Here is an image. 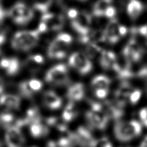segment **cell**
Masks as SVG:
<instances>
[{
  "label": "cell",
  "mask_w": 147,
  "mask_h": 147,
  "mask_svg": "<svg viewBox=\"0 0 147 147\" xmlns=\"http://www.w3.org/2000/svg\"><path fill=\"white\" fill-rule=\"evenodd\" d=\"M56 38L67 45H69L72 42V37L69 34L67 33H64L59 34L57 36Z\"/></svg>",
  "instance_id": "31"
},
{
  "label": "cell",
  "mask_w": 147,
  "mask_h": 147,
  "mask_svg": "<svg viewBox=\"0 0 147 147\" xmlns=\"http://www.w3.org/2000/svg\"><path fill=\"white\" fill-rule=\"evenodd\" d=\"M133 92L132 86L127 82H124L119 86L114 93V102L119 107L123 108L129 100L130 96Z\"/></svg>",
  "instance_id": "10"
},
{
  "label": "cell",
  "mask_w": 147,
  "mask_h": 147,
  "mask_svg": "<svg viewBox=\"0 0 147 147\" xmlns=\"http://www.w3.org/2000/svg\"><path fill=\"white\" fill-rule=\"evenodd\" d=\"M117 56L111 51H103L100 53V64L104 69L111 68Z\"/></svg>",
  "instance_id": "20"
},
{
  "label": "cell",
  "mask_w": 147,
  "mask_h": 147,
  "mask_svg": "<svg viewBox=\"0 0 147 147\" xmlns=\"http://www.w3.org/2000/svg\"><path fill=\"white\" fill-rule=\"evenodd\" d=\"M110 84V80L109 78L103 75H99L95 77L91 82V86L94 90L98 89L109 90Z\"/></svg>",
  "instance_id": "22"
},
{
  "label": "cell",
  "mask_w": 147,
  "mask_h": 147,
  "mask_svg": "<svg viewBox=\"0 0 147 147\" xmlns=\"http://www.w3.org/2000/svg\"><path fill=\"white\" fill-rule=\"evenodd\" d=\"M140 117L143 124L147 127V107L142 109L140 111Z\"/></svg>",
  "instance_id": "36"
},
{
  "label": "cell",
  "mask_w": 147,
  "mask_h": 147,
  "mask_svg": "<svg viewBox=\"0 0 147 147\" xmlns=\"http://www.w3.org/2000/svg\"><path fill=\"white\" fill-rule=\"evenodd\" d=\"M94 91L96 96L99 99L105 98L107 96L109 92V90L106 89H98Z\"/></svg>",
  "instance_id": "34"
},
{
  "label": "cell",
  "mask_w": 147,
  "mask_h": 147,
  "mask_svg": "<svg viewBox=\"0 0 147 147\" xmlns=\"http://www.w3.org/2000/svg\"><path fill=\"white\" fill-rule=\"evenodd\" d=\"M119 31V34H120L121 36H123L127 33V28L125 26L120 25Z\"/></svg>",
  "instance_id": "40"
},
{
  "label": "cell",
  "mask_w": 147,
  "mask_h": 147,
  "mask_svg": "<svg viewBox=\"0 0 147 147\" xmlns=\"http://www.w3.org/2000/svg\"><path fill=\"white\" fill-rule=\"evenodd\" d=\"M39 35L40 32L38 30L18 32L12 39V47L17 50H29L37 44Z\"/></svg>",
  "instance_id": "2"
},
{
  "label": "cell",
  "mask_w": 147,
  "mask_h": 147,
  "mask_svg": "<svg viewBox=\"0 0 147 147\" xmlns=\"http://www.w3.org/2000/svg\"><path fill=\"white\" fill-rule=\"evenodd\" d=\"M106 147H112V145H111V143H110V144H109L107 146H106Z\"/></svg>",
  "instance_id": "45"
},
{
  "label": "cell",
  "mask_w": 147,
  "mask_h": 147,
  "mask_svg": "<svg viewBox=\"0 0 147 147\" xmlns=\"http://www.w3.org/2000/svg\"><path fill=\"white\" fill-rule=\"evenodd\" d=\"M111 3V1L109 0H102L96 2L93 6L92 14L96 17L104 16L105 11L110 6Z\"/></svg>",
  "instance_id": "24"
},
{
  "label": "cell",
  "mask_w": 147,
  "mask_h": 147,
  "mask_svg": "<svg viewBox=\"0 0 147 147\" xmlns=\"http://www.w3.org/2000/svg\"><path fill=\"white\" fill-rule=\"evenodd\" d=\"M69 64L80 74L86 75L92 69V66L88 57L84 54L76 52L71 55L68 60Z\"/></svg>",
  "instance_id": "7"
},
{
  "label": "cell",
  "mask_w": 147,
  "mask_h": 147,
  "mask_svg": "<svg viewBox=\"0 0 147 147\" xmlns=\"http://www.w3.org/2000/svg\"><path fill=\"white\" fill-rule=\"evenodd\" d=\"M20 90L21 94L27 97L31 96L34 92L30 87L28 81L21 83L20 84Z\"/></svg>",
  "instance_id": "28"
},
{
  "label": "cell",
  "mask_w": 147,
  "mask_h": 147,
  "mask_svg": "<svg viewBox=\"0 0 147 147\" xmlns=\"http://www.w3.org/2000/svg\"><path fill=\"white\" fill-rule=\"evenodd\" d=\"M32 60L37 64H42L44 62V58L40 55H36L32 57Z\"/></svg>",
  "instance_id": "38"
},
{
  "label": "cell",
  "mask_w": 147,
  "mask_h": 147,
  "mask_svg": "<svg viewBox=\"0 0 147 147\" xmlns=\"http://www.w3.org/2000/svg\"><path fill=\"white\" fill-rule=\"evenodd\" d=\"M30 131L32 136L35 138L45 136L49 133L48 128L40 122L34 123L30 125Z\"/></svg>",
  "instance_id": "23"
},
{
  "label": "cell",
  "mask_w": 147,
  "mask_h": 147,
  "mask_svg": "<svg viewBox=\"0 0 147 147\" xmlns=\"http://www.w3.org/2000/svg\"><path fill=\"white\" fill-rule=\"evenodd\" d=\"M32 147H35V146H32Z\"/></svg>",
  "instance_id": "49"
},
{
  "label": "cell",
  "mask_w": 147,
  "mask_h": 147,
  "mask_svg": "<svg viewBox=\"0 0 147 147\" xmlns=\"http://www.w3.org/2000/svg\"><path fill=\"white\" fill-rule=\"evenodd\" d=\"M3 2L0 1V24L3 21L6 15L9 13L5 6L2 4Z\"/></svg>",
  "instance_id": "35"
},
{
  "label": "cell",
  "mask_w": 147,
  "mask_h": 147,
  "mask_svg": "<svg viewBox=\"0 0 147 147\" xmlns=\"http://www.w3.org/2000/svg\"><path fill=\"white\" fill-rule=\"evenodd\" d=\"M47 146V147H58V145L57 142L53 141H50L48 142Z\"/></svg>",
  "instance_id": "43"
},
{
  "label": "cell",
  "mask_w": 147,
  "mask_h": 147,
  "mask_svg": "<svg viewBox=\"0 0 147 147\" xmlns=\"http://www.w3.org/2000/svg\"><path fill=\"white\" fill-rule=\"evenodd\" d=\"M0 147H2V145H1V143H0Z\"/></svg>",
  "instance_id": "48"
},
{
  "label": "cell",
  "mask_w": 147,
  "mask_h": 147,
  "mask_svg": "<svg viewBox=\"0 0 147 147\" xmlns=\"http://www.w3.org/2000/svg\"><path fill=\"white\" fill-rule=\"evenodd\" d=\"M78 114V111L74 103L70 102L65 108L62 114L63 119L66 122H69L75 118Z\"/></svg>",
  "instance_id": "25"
},
{
  "label": "cell",
  "mask_w": 147,
  "mask_h": 147,
  "mask_svg": "<svg viewBox=\"0 0 147 147\" xmlns=\"http://www.w3.org/2000/svg\"><path fill=\"white\" fill-rule=\"evenodd\" d=\"M142 4L139 1H131L127 5V13L132 19H136L137 18L142 12Z\"/></svg>",
  "instance_id": "21"
},
{
  "label": "cell",
  "mask_w": 147,
  "mask_h": 147,
  "mask_svg": "<svg viewBox=\"0 0 147 147\" xmlns=\"http://www.w3.org/2000/svg\"><path fill=\"white\" fill-rule=\"evenodd\" d=\"M5 142L7 147H22L25 140L20 129L13 125L7 127Z\"/></svg>",
  "instance_id": "8"
},
{
  "label": "cell",
  "mask_w": 147,
  "mask_h": 147,
  "mask_svg": "<svg viewBox=\"0 0 147 147\" xmlns=\"http://www.w3.org/2000/svg\"><path fill=\"white\" fill-rule=\"evenodd\" d=\"M101 48L95 43H90L87 45L85 48V52L87 56L89 58L93 59L99 53H102Z\"/></svg>",
  "instance_id": "26"
},
{
  "label": "cell",
  "mask_w": 147,
  "mask_h": 147,
  "mask_svg": "<svg viewBox=\"0 0 147 147\" xmlns=\"http://www.w3.org/2000/svg\"><path fill=\"white\" fill-rule=\"evenodd\" d=\"M68 45L56 38L49 45L48 55L50 58L62 59L66 56L65 48Z\"/></svg>",
  "instance_id": "15"
},
{
  "label": "cell",
  "mask_w": 147,
  "mask_h": 147,
  "mask_svg": "<svg viewBox=\"0 0 147 147\" xmlns=\"http://www.w3.org/2000/svg\"><path fill=\"white\" fill-rule=\"evenodd\" d=\"M20 103V98L14 95L6 94L0 96V105L9 109H17Z\"/></svg>",
  "instance_id": "18"
},
{
  "label": "cell",
  "mask_w": 147,
  "mask_h": 147,
  "mask_svg": "<svg viewBox=\"0 0 147 147\" xmlns=\"http://www.w3.org/2000/svg\"><path fill=\"white\" fill-rule=\"evenodd\" d=\"M3 82L2 80L0 78V94L3 91Z\"/></svg>",
  "instance_id": "44"
},
{
  "label": "cell",
  "mask_w": 147,
  "mask_h": 147,
  "mask_svg": "<svg viewBox=\"0 0 147 147\" xmlns=\"http://www.w3.org/2000/svg\"><path fill=\"white\" fill-rule=\"evenodd\" d=\"M37 30L40 33L45 32L46 31H47L48 30V28L45 23L41 21L38 26V28Z\"/></svg>",
  "instance_id": "39"
},
{
  "label": "cell",
  "mask_w": 147,
  "mask_h": 147,
  "mask_svg": "<svg viewBox=\"0 0 147 147\" xmlns=\"http://www.w3.org/2000/svg\"><path fill=\"white\" fill-rule=\"evenodd\" d=\"M138 147H147V136L141 141Z\"/></svg>",
  "instance_id": "42"
},
{
  "label": "cell",
  "mask_w": 147,
  "mask_h": 147,
  "mask_svg": "<svg viewBox=\"0 0 147 147\" xmlns=\"http://www.w3.org/2000/svg\"><path fill=\"white\" fill-rule=\"evenodd\" d=\"M1 51H0V61H1V60H2V59H1Z\"/></svg>",
  "instance_id": "47"
},
{
  "label": "cell",
  "mask_w": 147,
  "mask_h": 147,
  "mask_svg": "<svg viewBox=\"0 0 147 147\" xmlns=\"http://www.w3.org/2000/svg\"><path fill=\"white\" fill-rule=\"evenodd\" d=\"M131 63V62L122 53L116 57L111 68L115 72L119 78L122 79L130 78L133 76Z\"/></svg>",
  "instance_id": "6"
},
{
  "label": "cell",
  "mask_w": 147,
  "mask_h": 147,
  "mask_svg": "<svg viewBox=\"0 0 147 147\" xmlns=\"http://www.w3.org/2000/svg\"><path fill=\"white\" fill-rule=\"evenodd\" d=\"M98 103L100 109L109 119L118 120L123 115V108L118 106L114 101L105 100L103 103Z\"/></svg>",
  "instance_id": "11"
},
{
  "label": "cell",
  "mask_w": 147,
  "mask_h": 147,
  "mask_svg": "<svg viewBox=\"0 0 147 147\" xmlns=\"http://www.w3.org/2000/svg\"><path fill=\"white\" fill-rule=\"evenodd\" d=\"M119 26L120 25L118 21L114 18L111 20L106 25L104 32L106 40H107L110 43H116L121 37L119 31Z\"/></svg>",
  "instance_id": "14"
},
{
  "label": "cell",
  "mask_w": 147,
  "mask_h": 147,
  "mask_svg": "<svg viewBox=\"0 0 147 147\" xmlns=\"http://www.w3.org/2000/svg\"><path fill=\"white\" fill-rule=\"evenodd\" d=\"M84 95V86L80 83H76L71 86L67 92V96L71 101L80 100L83 98Z\"/></svg>",
  "instance_id": "19"
},
{
  "label": "cell",
  "mask_w": 147,
  "mask_h": 147,
  "mask_svg": "<svg viewBox=\"0 0 147 147\" xmlns=\"http://www.w3.org/2000/svg\"><path fill=\"white\" fill-rule=\"evenodd\" d=\"M5 40V36L3 32L0 29V44H2Z\"/></svg>",
  "instance_id": "41"
},
{
  "label": "cell",
  "mask_w": 147,
  "mask_h": 147,
  "mask_svg": "<svg viewBox=\"0 0 147 147\" xmlns=\"http://www.w3.org/2000/svg\"><path fill=\"white\" fill-rule=\"evenodd\" d=\"M142 130L141 125L137 121H117L114 133L116 138L121 142H127L139 136Z\"/></svg>",
  "instance_id": "1"
},
{
  "label": "cell",
  "mask_w": 147,
  "mask_h": 147,
  "mask_svg": "<svg viewBox=\"0 0 147 147\" xmlns=\"http://www.w3.org/2000/svg\"><path fill=\"white\" fill-rule=\"evenodd\" d=\"M73 134L76 144H79L82 147H91L95 140L88 129L83 126L78 127L76 131Z\"/></svg>",
  "instance_id": "12"
},
{
  "label": "cell",
  "mask_w": 147,
  "mask_h": 147,
  "mask_svg": "<svg viewBox=\"0 0 147 147\" xmlns=\"http://www.w3.org/2000/svg\"><path fill=\"white\" fill-rule=\"evenodd\" d=\"M141 96V91L140 90H135L133 91V92L131 93L130 98L129 101L132 104L136 103L138 100L140 99V97Z\"/></svg>",
  "instance_id": "32"
},
{
  "label": "cell",
  "mask_w": 147,
  "mask_h": 147,
  "mask_svg": "<svg viewBox=\"0 0 147 147\" xmlns=\"http://www.w3.org/2000/svg\"><path fill=\"white\" fill-rule=\"evenodd\" d=\"M44 102L51 109H59L62 103L61 99L52 91H48L44 93Z\"/></svg>",
  "instance_id": "17"
},
{
  "label": "cell",
  "mask_w": 147,
  "mask_h": 147,
  "mask_svg": "<svg viewBox=\"0 0 147 147\" xmlns=\"http://www.w3.org/2000/svg\"><path fill=\"white\" fill-rule=\"evenodd\" d=\"M115 13H116V10L115 7L110 5L107 7L106 10L105 11L104 16L107 18H112L113 17H114V16L115 15Z\"/></svg>",
  "instance_id": "33"
},
{
  "label": "cell",
  "mask_w": 147,
  "mask_h": 147,
  "mask_svg": "<svg viewBox=\"0 0 147 147\" xmlns=\"http://www.w3.org/2000/svg\"><path fill=\"white\" fill-rule=\"evenodd\" d=\"M106 40L104 30H90L84 35L79 36V41L83 44L95 43V42H102Z\"/></svg>",
  "instance_id": "16"
},
{
  "label": "cell",
  "mask_w": 147,
  "mask_h": 147,
  "mask_svg": "<svg viewBox=\"0 0 147 147\" xmlns=\"http://www.w3.org/2000/svg\"><path fill=\"white\" fill-rule=\"evenodd\" d=\"M78 14H79L77 10L75 9H71L68 11V13H67V15L68 17L71 19H72V20L75 19L78 16Z\"/></svg>",
  "instance_id": "37"
},
{
  "label": "cell",
  "mask_w": 147,
  "mask_h": 147,
  "mask_svg": "<svg viewBox=\"0 0 147 147\" xmlns=\"http://www.w3.org/2000/svg\"><path fill=\"white\" fill-rule=\"evenodd\" d=\"M9 14L14 22L20 25L28 23L33 17L32 10L21 2L15 4L10 9Z\"/></svg>",
  "instance_id": "4"
},
{
  "label": "cell",
  "mask_w": 147,
  "mask_h": 147,
  "mask_svg": "<svg viewBox=\"0 0 147 147\" xmlns=\"http://www.w3.org/2000/svg\"><path fill=\"white\" fill-rule=\"evenodd\" d=\"M14 116L10 113H3L0 115V121L6 127L10 126V123L13 121Z\"/></svg>",
  "instance_id": "29"
},
{
  "label": "cell",
  "mask_w": 147,
  "mask_h": 147,
  "mask_svg": "<svg viewBox=\"0 0 147 147\" xmlns=\"http://www.w3.org/2000/svg\"><path fill=\"white\" fill-rule=\"evenodd\" d=\"M45 80L57 85H65L68 83L69 79L65 65L60 64L51 68L46 74Z\"/></svg>",
  "instance_id": "5"
},
{
  "label": "cell",
  "mask_w": 147,
  "mask_h": 147,
  "mask_svg": "<svg viewBox=\"0 0 147 147\" xmlns=\"http://www.w3.org/2000/svg\"><path fill=\"white\" fill-rule=\"evenodd\" d=\"M145 88H146V91H147V79H146V84H145Z\"/></svg>",
  "instance_id": "46"
},
{
  "label": "cell",
  "mask_w": 147,
  "mask_h": 147,
  "mask_svg": "<svg viewBox=\"0 0 147 147\" xmlns=\"http://www.w3.org/2000/svg\"><path fill=\"white\" fill-rule=\"evenodd\" d=\"M41 21L47 24L48 29L59 30L64 25V18L61 14L45 13L43 14L41 17Z\"/></svg>",
  "instance_id": "13"
},
{
  "label": "cell",
  "mask_w": 147,
  "mask_h": 147,
  "mask_svg": "<svg viewBox=\"0 0 147 147\" xmlns=\"http://www.w3.org/2000/svg\"><path fill=\"white\" fill-rule=\"evenodd\" d=\"M90 104L91 109L87 111L86 114V117L88 124L97 129H105L107 125L109 118L101 110L98 103L91 102Z\"/></svg>",
  "instance_id": "3"
},
{
  "label": "cell",
  "mask_w": 147,
  "mask_h": 147,
  "mask_svg": "<svg viewBox=\"0 0 147 147\" xmlns=\"http://www.w3.org/2000/svg\"><path fill=\"white\" fill-rule=\"evenodd\" d=\"M19 62L16 58L9 59V64L6 69L7 74L13 75L16 74L19 69Z\"/></svg>",
  "instance_id": "27"
},
{
  "label": "cell",
  "mask_w": 147,
  "mask_h": 147,
  "mask_svg": "<svg viewBox=\"0 0 147 147\" xmlns=\"http://www.w3.org/2000/svg\"><path fill=\"white\" fill-rule=\"evenodd\" d=\"M28 82H29L30 87H31V88L32 89V90L34 92H36L37 91L40 90L42 86V83L38 80L32 79Z\"/></svg>",
  "instance_id": "30"
},
{
  "label": "cell",
  "mask_w": 147,
  "mask_h": 147,
  "mask_svg": "<svg viewBox=\"0 0 147 147\" xmlns=\"http://www.w3.org/2000/svg\"><path fill=\"white\" fill-rule=\"evenodd\" d=\"M91 24V17L86 11L79 13L77 17L73 20L71 23L73 29L79 34V36L84 35L89 32Z\"/></svg>",
  "instance_id": "9"
}]
</instances>
